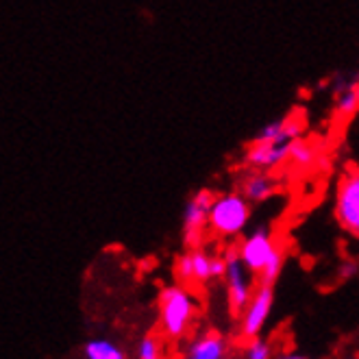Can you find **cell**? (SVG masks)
<instances>
[{"mask_svg":"<svg viewBox=\"0 0 359 359\" xmlns=\"http://www.w3.org/2000/svg\"><path fill=\"white\" fill-rule=\"evenodd\" d=\"M238 255L259 283H274L283 268V248L268 226L252 229L236 244Z\"/></svg>","mask_w":359,"mask_h":359,"instance_id":"1","label":"cell"},{"mask_svg":"<svg viewBox=\"0 0 359 359\" xmlns=\"http://www.w3.org/2000/svg\"><path fill=\"white\" fill-rule=\"evenodd\" d=\"M198 313V303L187 285H168L159 294V327L170 340L183 337Z\"/></svg>","mask_w":359,"mask_h":359,"instance_id":"2","label":"cell"},{"mask_svg":"<svg viewBox=\"0 0 359 359\" xmlns=\"http://www.w3.org/2000/svg\"><path fill=\"white\" fill-rule=\"evenodd\" d=\"M250 205L252 203L238 189L216 194L209 214V233L226 242L242 238L250 222Z\"/></svg>","mask_w":359,"mask_h":359,"instance_id":"3","label":"cell"},{"mask_svg":"<svg viewBox=\"0 0 359 359\" xmlns=\"http://www.w3.org/2000/svg\"><path fill=\"white\" fill-rule=\"evenodd\" d=\"M179 283L187 287H203L224 274V252H211L205 246L187 248L175 264Z\"/></svg>","mask_w":359,"mask_h":359,"instance_id":"4","label":"cell"},{"mask_svg":"<svg viewBox=\"0 0 359 359\" xmlns=\"http://www.w3.org/2000/svg\"><path fill=\"white\" fill-rule=\"evenodd\" d=\"M333 216L344 233L359 240V165H348L333 189Z\"/></svg>","mask_w":359,"mask_h":359,"instance_id":"5","label":"cell"},{"mask_svg":"<svg viewBox=\"0 0 359 359\" xmlns=\"http://www.w3.org/2000/svg\"><path fill=\"white\" fill-rule=\"evenodd\" d=\"M222 283L226 290V301H229L231 311H233L236 316H240L246 309L248 301L252 299V294H255V287L259 285V281H257L255 274L246 268V264L238 255L236 246H229L224 250Z\"/></svg>","mask_w":359,"mask_h":359,"instance_id":"6","label":"cell"},{"mask_svg":"<svg viewBox=\"0 0 359 359\" xmlns=\"http://www.w3.org/2000/svg\"><path fill=\"white\" fill-rule=\"evenodd\" d=\"M216 198V192L203 187L185 201L183 207V242L187 248L203 246L205 236L209 231V214H211V203Z\"/></svg>","mask_w":359,"mask_h":359,"instance_id":"7","label":"cell"},{"mask_svg":"<svg viewBox=\"0 0 359 359\" xmlns=\"http://www.w3.org/2000/svg\"><path fill=\"white\" fill-rule=\"evenodd\" d=\"M274 307V290L270 283H259L255 287V294L248 301L246 309L240 313V335L246 337V340H252V337H259L270 313Z\"/></svg>","mask_w":359,"mask_h":359,"instance_id":"8","label":"cell"},{"mask_svg":"<svg viewBox=\"0 0 359 359\" xmlns=\"http://www.w3.org/2000/svg\"><path fill=\"white\" fill-rule=\"evenodd\" d=\"M294 142H281V140H257L246 146L242 165L246 168H259V170H279L281 165L290 163V149Z\"/></svg>","mask_w":359,"mask_h":359,"instance_id":"9","label":"cell"},{"mask_svg":"<svg viewBox=\"0 0 359 359\" xmlns=\"http://www.w3.org/2000/svg\"><path fill=\"white\" fill-rule=\"evenodd\" d=\"M279 181L272 175V170H259V168H242L238 177V192H242L252 205H259L270 201L277 194Z\"/></svg>","mask_w":359,"mask_h":359,"instance_id":"10","label":"cell"},{"mask_svg":"<svg viewBox=\"0 0 359 359\" xmlns=\"http://www.w3.org/2000/svg\"><path fill=\"white\" fill-rule=\"evenodd\" d=\"M229 344L220 333L207 331L196 335L192 342L187 344L183 359H226Z\"/></svg>","mask_w":359,"mask_h":359,"instance_id":"11","label":"cell"},{"mask_svg":"<svg viewBox=\"0 0 359 359\" xmlns=\"http://www.w3.org/2000/svg\"><path fill=\"white\" fill-rule=\"evenodd\" d=\"M333 109L337 116H353L359 111V81H342L335 88Z\"/></svg>","mask_w":359,"mask_h":359,"instance_id":"12","label":"cell"},{"mask_svg":"<svg viewBox=\"0 0 359 359\" xmlns=\"http://www.w3.org/2000/svg\"><path fill=\"white\" fill-rule=\"evenodd\" d=\"M86 359H126L124 351L109 337H92L83 348Z\"/></svg>","mask_w":359,"mask_h":359,"instance_id":"13","label":"cell"},{"mask_svg":"<svg viewBox=\"0 0 359 359\" xmlns=\"http://www.w3.org/2000/svg\"><path fill=\"white\" fill-rule=\"evenodd\" d=\"M316 159V149H313V144L307 142L305 137H299L297 142L292 144V149H290V163L294 165H299V168H307L311 165Z\"/></svg>","mask_w":359,"mask_h":359,"instance_id":"14","label":"cell"},{"mask_svg":"<svg viewBox=\"0 0 359 359\" xmlns=\"http://www.w3.org/2000/svg\"><path fill=\"white\" fill-rule=\"evenodd\" d=\"M244 359H272V346L264 337H252L244 348Z\"/></svg>","mask_w":359,"mask_h":359,"instance_id":"15","label":"cell"},{"mask_svg":"<svg viewBox=\"0 0 359 359\" xmlns=\"http://www.w3.org/2000/svg\"><path fill=\"white\" fill-rule=\"evenodd\" d=\"M135 357L137 359H157L161 357V344L155 335H144L142 340L137 342L135 348Z\"/></svg>","mask_w":359,"mask_h":359,"instance_id":"16","label":"cell"},{"mask_svg":"<svg viewBox=\"0 0 359 359\" xmlns=\"http://www.w3.org/2000/svg\"><path fill=\"white\" fill-rule=\"evenodd\" d=\"M357 270H359V266L355 264V262H342V266H340V279H351V277H355L357 274Z\"/></svg>","mask_w":359,"mask_h":359,"instance_id":"17","label":"cell"},{"mask_svg":"<svg viewBox=\"0 0 359 359\" xmlns=\"http://www.w3.org/2000/svg\"><path fill=\"white\" fill-rule=\"evenodd\" d=\"M277 359H307V357L305 355H299V353H285V355H281Z\"/></svg>","mask_w":359,"mask_h":359,"instance_id":"18","label":"cell"},{"mask_svg":"<svg viewBox=\"0 0 359 359\" xmlns=\"http://www.w3.org/2000/svg\"><path fill=\"white\" fill-rule=\"evenodd\" d=\"M157 359H168V357H163V355H161V357H157Z\"/></svg>","mask_w":359,"mask_h":359,"instance_id":"19","label":"cell"},{"mask_svg":"<svg viewBox=\"0 0 359 359\" xmlns=\"http://www.w3.org/2000/svg\"><path fill=\"white\" fill-rule=\"evenodd\" d=\"M357 81H359V79H357Z\"/></svg>","mask_w":359,"mask_h":359,"instance_id":"20","label":"cell"}]
</instances>
